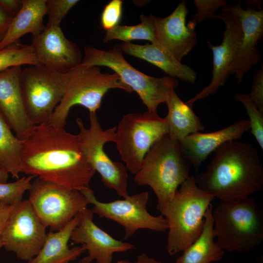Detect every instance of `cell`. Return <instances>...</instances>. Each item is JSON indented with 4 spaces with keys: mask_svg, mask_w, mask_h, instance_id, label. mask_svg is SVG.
Returning a JSON list of instances; mask_svg holds the SVG:
<instances>
[{
    "mask_svg": "<svg viewBox=\"0 0 263 263\" xmlns=\"http://www.w3.org/2000/svg\"><path fill=\"white\" fill-rule=\"evenodd\" d=\"M90 127L86 128L80 118L76 123L84 152L91 166L100 175L101 181L108 188L126 198L128 191V169L125 165L113 161L105 153L104 145L114 141L116 127L105 130L100 124L96 113H89Z\"/></svg>",
    "mask_w": 263,
    "mask_h": 263,
    "instance_id": "obj_10",
    "label": "cell"
},
{
    "mask_svg": "<svg viewBox=\"0 0 263 263\" xmlns=\"http://www.w3.org/2000/svg\"><path fill=\"white\" fill-rule=\"evenodd\" d=\"M79 1L78 0H47L48 20L46 26H60L62 19Z\"/></svg>",
    "mask_w": 263,
    "mask_h": 263,
    "instance_id": "obj_31",
    "label": "cell"
},
{
    "mask_svg": "<svg viewBox=\"0 0 263 263\" xmlns=\"http://www.w3.org/2000/svg\"><path fill=\"white\" fill-rule=\"evenodd\" d=\"M222 11L236 15L241 25L242 37L237 56L229 72V75H234L236 82L239 84L245 75L262 58L257 46L263 37V10H257L250 5L244 9L241 2H238L222 9Z\"/></svg>",
    "mask_w": 263,
    "mask_h": 263,
    "instance_id": "obj_15",
    "label": "cell"
},
{
    "mask_svg": "<svg viewBox=\"0 0 263 263\" xmlns=\"http://www.w3.org/2000/svg\"><path fill=\"white\" fill-rule=\"evenodd\" d=\"M94 213L86 208L79 213V223L72 233L70 239L81 244L88 256L96 263H111L115 253L124 252L134 248L132 244L113 238L96 225Z\"/></svg>",
    "mask_w": 263,
    "mask_h": 263,
    "instance_id": "obj_18",
    "label": "cell"
},
{
    "mask_svg": "<svg viewBox=\"0 0 263 263\" xmlns=\"http://www.w3.org/2000/svg\"><path fill=\"white\" fill-rule=\"evenodd\" d=\"M235 100L241 103L249 117L250 131L261 148L263 149V114L258 109L248 94L237 93Z\"/></svg>",
    "mask_w": 263,
    "mask_h": 263,
    "instance_id": "obj_29",
    "label": "cell"
},
{
    "mask_svg": "<svg viewBox=\"0 0 263 263\" xmlns=\"http://www.w3.org/2000/svg\"><path fill=\"white\" fill-rule=\"evenodd\" d=\"M23 0H0V8L14 18L20 10Z\"/></svg>",
    "mask_w": 263,
    "mask_h": 263,
    "instance_id": "obj_35",
    "label": "cell"
},
{
    "mask_svg": "<svg viewBox=\"0 0 263 263\" xmlns=\"http://www.w3.org/2000/svg\"><path fill=\"white\" fill-rule=\"evenodd\" d=\"M28 201L42 224L53 231L63 228L89 204L78 190L38 177L32 182Z\"/></svg>",
    "mask_w": 263,
    "mask_h": 263,
    "instance_id": "obj_11",
    "label": "cell"
},
{
    "mask_svg": "<svg viewBox=\"0 0 263 263\" xmlns=\"http://www.w3.org/2000/svg\"><path fill=\"white\" fill-rule=\"evenodd\" d=\"M123 1L112 0L104 8L100 18L102 28L107 31L118 25L122 15Z\"/></svg>",
    "mask_w": 263,
    "mask_h": 263,
    "instance_id": "obj_33",
    "label": "cell"
},
{
    "mask_svg": "<svg viewBox=\"0 0 263 263\" xmlns=\"http://www.w3.org/2000/svg\"><path fill=\"white\" fill-rule=\"evenodd\" d=\"M249 131V120L242 119L217 131L190 134L179 143L191 166L197 170L207 157L219 147L228 141L241 138Z\"/></svg>",
    "mask_w": 263,
    "mask_h": 263,
    "instance_id": "obj_20",
    "label": "cell"
},
{
    "mask_svg": "<svg viewBox=\"0 0 263 263\" xmlns=\"http://www.w3.org/2000/svg\"><path fill=\"white\" fill-rule=\"evenodd\" d=\"M68 72L60 73L42 65L22 69L20 89L26 113L35 125L47 124L65 94Z\"/></svg>",
    "mask_w": 263,
    "mask_h": 263,
    "instance_id": "obj_8",
    "label": "cell"
},
{
    "mask_svg": "<svg viewBox=\"0 0 263 263\" xmlns=\"http://www.w3.org/2000/svg\"><path fill=\"white\" fill-rule=\"evenodd\" d=\"M168 133L165 118L157 113L124 115L116 127L114 142L128 170L135 174L151 146Z\"/></svg>",
    "mask_w": 263,
    "mask_h": 263,
    "instance_id": "obj_9",
    "label": "cell"
},
{
    "mask_svg": "<svg viewBox=\"0 0 263 263\" xmlns=\"http://www.w3.org/2000/svg\"><path fill=\"white\" fill-rule=\"evenodd\" d=\"M13 206H10L0 201V235L5 227Z\"/></svg>",
    "mask_w": 263,
    "mask_h": 263,
    "instance_id": "obj_37",
    "label": "cell"
},
{
    "mask_svg": "<svg viewBox=\"0 0 263 263\" xmlns=\"http://www.w3.org/2000/svg\"><path fill=\"white\" fill-rule=\"evenodd\" d=\"M212 212L211 205L205 214V223L201 234L183 251V254L175 263H211L222 258L225 250L214 240Z\"/></svg>",
    "mask_w": 263,
    "mask_h": 263,
    "instance_id": "obj_24",
    "label": "cell"
},
{
    "mask_svg": "<svg viewBox=\"0 0 263 263\" xmlns=\"http://www.w3.org/2000/svg\"><path fill=\"white\" fill-rule=\"evenodd\" d=\"M39 64L31 45L17 42L0 50V72L14 66Z\"/></svg>",
    "mask_w": 263,
    "mask_h": 263,
    "instance_id": "obj_28",
    "label": "cell"
},
{
    "mask_svg": "<svg viewBox=\"0 0 263 263\" xmlns=\"http://www.w3.org/2000/svg\"><path fill=\"white\" fill-rule=\"evenodd\" d=\"M165 103L168 112L165 119L168 134L171 138L179 142L190 134L204 130L191 107L182 101L175 91Z\"/></svg>",
    "mask_w": 263,
    "mask_h": 263,
    "instance_id": "obj_25",
    "label": "cell"
},
{
    "mask_svg": "<svg viewBox=\"0 0 263 263\" xmlns=\"http://www.w3.org/2000/svg\"><path fill=\"white\" fill-rule=\"evenodd\" d=\"M259 111L263 114V67L256 72L253 79L251 92L248 94Z\"/></svg>",
    "mask_w": 263,
    "mask_h": 263,
    "instance_id": "obj_34",
    "label": "cell"
},
{
    "mask_svg": "<svg viewBox=\"0 0 263 263\" xmlns=\"http://www.w3.org/2000/svg\"><path fill=\"white\" fill-rule=\"evenodd\" d=\"M94 207L91 210L101 218L112 220L124 227V239H127L140 229L163 232L168 229V225L162 215L154 216L147 209L149 194L143 191L123 199L109 202L99 201L89 187L79 191Z\"/></svg>",
    "mask_w": 263,
    "mask_h": 263,
    "instance_id": "obj_12",
    "label": "cell"
},
{
    "mask_svg": "<svg viewBox=\"0 0 263 263\" xmlns=\"http://www.w3.org/2000/svg\"><path fill=\"white\" fill-rule=\"evenodd\" d=\"M213 19H219L224 23L223 39L218 46L207 42L213 54L212 78L207 86L186 103L190 107L196 101L215 94L225 84L239 48L242 29L238 17L233 13L222 11L215 14Z\"/></svg>",
    "mask_w": 263,
    "mask_h": 263,
    "instance_id": "obj_14",
    "label": "cell"
},
{
    "mask_svg": "<svg viewBox=\"0 0 263 263\" xmlns=\"http://www.w3.org/2000/svg\"><path fill=\"white\" fill-rule=\"evenodd\" d=\"M21 66H14L0 72V115L16 137L24 140L36 125L28 118L20 89Z\"/></svg>",
    "mask_w": 263,
    "mask_h": 263,
    "instance_id": "obj_19",
    "label": "cell"
},
{
    "mask_svg": "<svg viewBox=\"0 0 263 263\" xmlns=\"http://www.w3.org/2000/svg\"><path fill=\"white\" fill-rule=\"evenodd\" d=\"M212 214L216 241L223 250L247 253L263 242V211L255 197L221 201Z\"/></svg>",
    "mask_w": 263,
    "mask_h": 263,
    "instance_id": "obj_4",
    "label": "cell"
},
{
    "mask_svg": "<svg viewBox=\"0 0 263 263\" xmlns=\"http://www.w3.org/2000/svg\"><path fill=\"white\" fill-rule=\"evenodd\" d=\"M123 53L142 59L157 66L168 76L191 84L196 81L195 71L188 66L181 63L158 44L139 45L131 42L120 44Z\"/></svg>",
    "mask_w": 263,
    "mask_h": 263,
    "instance_id": "obj_21",
    "label": "cell"
},
{
    "mask_svg": "<svg viewBox=\"0 0 263 263\" xmlns=\"http://www.w3.org/2000/svg\"><path fill=\"white\" fill-rule=\"evenodd\" d=\"M46 227L28 200L14 205L0 238L4 248L17 258L28 261L42 248L47 236Z\"/></svg>",
    "mask_w": 263,
    "mask_h": 263,
    "instance_id": "obj_13",
    "label": "cell"
},
{
    "mask_svg": "<svg viewBox=\"0 0 263 263\" xmlns=\"http://www.w3.org/2000/svg\"><path fill=\"white\" fill-rule=\"evenodd\" d=\"M117 263H162L153 258L148 256L146 253H142L137 257V261L135 262H131L127 260H119Z\"/></svg>",
    "mask_w": 263,
    "mask_h": 263,
    "instance_id": "obj_38",
    "label": "cell"
},
{
    "mask_svg": "<svg viewBox=\"0 0 263 263\" xmlns=\"http://www.w3.org/2000/svg\"><path fill=\"white\" fill-rule=\"evenodd\" d=\"M35 178V176L28 175L13 182L0 183V201L10 206L22 201L24 193L29 190Z\"/></svg>",
    "mask_w": 263,
    "mask_h": 263,
    "instance_id": "obj_30",
    "label": "cell"
},
{
    "mask_svg": "<svg viewBox=\"0 0 263 263\" xmlns=\"http://www.w3.org/2000/svg\"><path fill=\"white\" fill-rule=\"evenodd\" d=\"M205 171L195 177L198 187L221 201L245 199L263 187V166L248 142L230 140L215 150Z\"/></svg>",
    "mask_w": 263,
    "mask_h": 263,
    "instance_id": "obj_2",
    "label": "cell"
},
{
    "mask_svg": "<svg viewBox=\"0 0 263 263\" xmlns=\"http://www.w3.org/2000/svg\"><path fill=\"white\" fill-rule=\"evenodd\" d=\"M191 167L179 142L166 134L147 152L134 180L139 186L148 185L152 189L159 210L189 177Z\"/></svg>",
    "mask_w": 263,
    "mask_h": 263,
    "instance_id": "obj_5",
    "label": "cell"
},
{
    "mask_svg": "<svg viewBox=\"0 0 263 263\" xmlns=\"http://www.w3.org/2000/svg\"><path fill=\"white\" fill-rule=\"evenodd\" d=\"M215 198L198 187L195 177L189 176L160 209L168 225L167 250L170 255L183 251L198 238L205 214Z\"/></svg>",
    "mask_w": 263,
    "mask_h": 263,
    "instance_id": "obj_3",
    "label": "cell"
},
{
    "mask_svg": "<svg viewBox=\"0 0 263 263\" xmlns=\"http://www.w3.org/2000/svg\"><path fill=\"white\" fill-rule=\"evenodd\" d=\"M9 174L0 168V183H6Z\"/></svg>",
    "mask_w": 263,
    "mask_h": 263,
    "instance_id": "obj_39",
    "label": "cell"
},
{
    "mask_svg": "<svg viewBox=\"0 0 263 263\" xmlns=\"http://www.w3.org/2000/svg\"><path fill=\"white\" fill-rule=\"evenodd\" d=\"M188 13L186 2L182 0L168 16L156 17L157 44L179 62L191 51L197 41L195 32L197 24L192 19L186 23Z\"/></svg>",
    "mask_w": 263,
    "mask_h": 263,
    "instance_id": "obj_17",
    "label": "cell"
},
{
    "mask_svg": "<svg viewBox=\"0 0 263 263\" xmlns=\"http://www.w3.org/2000/svg\"><path fill=\"white\" fill-rule=\"evenodd\" d=\"M13 19L0 8V43L4 38Z\"/></svg>",
    "mask_w": 263,
    "mask_h": 263,
    "instance_id": "obj_36",
    "label": "cell"
},
{
    "mask_svg": "<svg viewBox=\"0 0 263 263\" xmlns=\"http://www.w3.org/2000/svg\"><path fill=\"white\" fill-rule=\"evenodd\" d=\"M93 260L89 256H87L76 263H91Z\"/></svg>",
    "mask_w": 263,
    "mask_h": 263,
    "instance_id": "obj_40",
    "label": "cell"
},
{
    "mask_svg": "<svg viewBox=\"0 0 263 263\" xmlns=\"http://www.w3.org/2000/svg\"><path fill=\"white\" fill-rule=\"evenodd\" d=\"M194 3L197 12L193 15L192 20L196 24L213 19L220 8L224 9L228 6L227 1L224 0H194Z\"/></svg>",
    "mask_w": 263,
    "mask_h": 263,
    "instance_id": "obj_32",
    "label": "cell"
},
{
    "mask_svg": "<svg viewBox=\"0 0 263 263\" xmlns=\"http://www.w3.org/2000/svg\"><path fill=\"white\" fill-rule=\"evenodd\" d=\"M141 22L134 25H118L106 31L103 38L104 43L114 39L124 42H131L134 40H145L157 44L156 32V17L152 15L146 16L141 15Z\"/></svg>",
    "mask_w": 263,
    "mask_h": 263,
    "instance_id": "obj_27",
    "label": "cell"
},
{
    "mask_svg": "<svg viewBox=\"0 0 263 263\" xmlns=\"http://www.w3.org/2000/svg\"><path fill=\"white\" fill-rule=\"evenodd\" d=\"M68 74L65 94L47 123L56 127H65L70 109L75 105L84 107L89 113H96L110 89H119L129 94L133 92L117 74L102 73L98 66L80 64Z\"/></svg>",
    "mask_w": 263,
    "mask_h": 263,
    "instance_id": "obj_7",
    "label": "cell"
},
{
    "mask_svg": "<svg viewBox=\"0 0 263 263\" xmlns=\"http://www.w3.org/2000/svg\"><path fill=\"white\" fill-rule=\"evenodd\" d=\"M21 172L71 190L89 187L95 170L78 134L48 124L36 125L23 140Z\"/></svg>",
    "mask_w": 263,
    "mask_h": 263,
    "instance_id": "obj_1",
    "label": "cell"
},
{
    "mask_svg": "<svg viewBox=\"0 0 263 263\" xmlns=\"http://www.w3.org/2000/svg\"><path fill=\"white\" fill-rule=\"evenodd\" d=\"M23 141L13 134L0 115V168L17 179L21 172L20 156Z\"/></svg>",
    "mask_w": 263,
    "mask_h": 263,
    "instance_id": "obj_26",
    "label": "cell"
},
{
    "mask_svg": "<svg viewBox=\"0 0 263 263\" xmlns=\"http://www.w3.org/2000/svg\"><path fill=\"white\" fill-rule=\"evenodd\" d=\"M81 64L105 66L113 70L138 94L147 111L153 113H157L158 106L166 102L178 85L175 78L151 76L137 70L125 59L120 45L115 44L107 51L87 45Z\"/></svg>",
    "mask_w": 263,
    "mask_h": 263,
    "instance_id": "obj_6",
    "label": "cell"
},
{
    "mask_svg": "<svg viewBox=\"0 0 263 263\" xmlns=\"http://www.w3.org/2000/svg\"><path fill=\"white\" fill-rule=\"evenodd\" d=\"M79 223L78 214L61 229L48 233L38 253L27 263H69L77 259L85 249L82 246L70 248L68 242Z\"/></svg>",
    "mask_w": 263,
    "mask_h": 263,
    "instance_id": "obj_22",
    "label": "cell"
},
{
    "mask_svg": "<svg viewBox=\"0 0 263 263\" xmlns=\"http://www.w3.org/2000/svg\"><path fill=\"white\" fill-rule=\"evenodd\" d=\"M47 13V0H23L20 10L0 43V50L17 42L25 34L35 36L41 33L46 27L43 18Z\"/></svg>",
    "mask_w": 263,
    "mask_h": 263,
    "instance_id": "obj_23",
    "label": "cell"
},
{
    "mask_svg": "<svg viewBox=\"0 0 263 263\" xmlns=\"http://www.w3.org/2000/svg\"><path fill=\"white\" fill-rule=\"evenodd\" d=\"M31 45L39 63L56 72L66 73L81 64L80 49L66 38L60 26H46L32 36Z\"/></svg>",
    "mask_w": 263,
    "mask_h": 263,
    "instance_id": "obj_16",
    "label": "cell"
}]
</instances>
